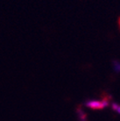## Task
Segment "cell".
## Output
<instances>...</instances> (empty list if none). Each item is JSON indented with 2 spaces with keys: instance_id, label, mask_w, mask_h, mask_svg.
I'll return each mask as SVG.
<instances>
[{
  "instance_id": "cell-1",
  "label": "cell",
  "mask_w": 120,
  "mask_h": 121,
  "mask_svg": "<svg viewBox=\"0 0 120 121\" xmlns=\"http://www.w3.org/2000/svg\"><path fill=\"white\" fill-rule=\"evenodd\" d=\"M85 105L92 110H102L109 105L108 97H103L102 100H88L85 102Z\"/></svg>"
},
{
  "instance_id": "cell-2",
  "label": "cell",
  "mask_w": 120,
  "mask_h": 121,
  "mask_svg": "<svg viewBox=\"0 0 120 121\" xmlns=\"http://www.w3.org/2000/svg\"><path fill=\"white\" fill-rule=\"evenodd\" d=\"M78 116H79V118H80V120L81 121H86L87 119V116H86V114L84 113L81 110H78Z\"/></svg>"
},
{
  "instance_id": "cell-3",
  "label": "cell",
  "mask_w": 120,
  "mask_h": 121,
  "mask_svg": "<svg viewBox=\"0 0 120 121\" xmlns=\"http://www.w3.org/2000/svg\"><path fill=\"white\" fill-rule=\"evenodd\" d=\"M112 109L114 110L115 112L120 113V105L117 104H112Z\"/></svg>"
},
{
  "instance_id": "cell-4",
  "label": "cell",
  "mask_w": 120,
  "mask_h": 121,
  "mask_svg": "<svg viewBox=\"0 0 120 121\" xmlns=\"http://www.w3.org/2000/svg\"><path fill=\"white\" fill-rule=\"evenodd\" d=\"M114 66H115V69L117 70V71H120V63H118V62H115Z\"/></svg>"
},
{
  "instance_id": "cell-5",
  "label": "cell",
  "mask_w": 120,
  "mask_h": 121,
  "mask_svg": "<svg viewBox=\"0 0 120 121\" xmlns=\"http://www.w3.org/2000/svg\"><path fill=\"white\" fill-rule=\"evenodd\" d=\"M119 24H120V20H119Z\"/></svg>"
}]
</instances>
